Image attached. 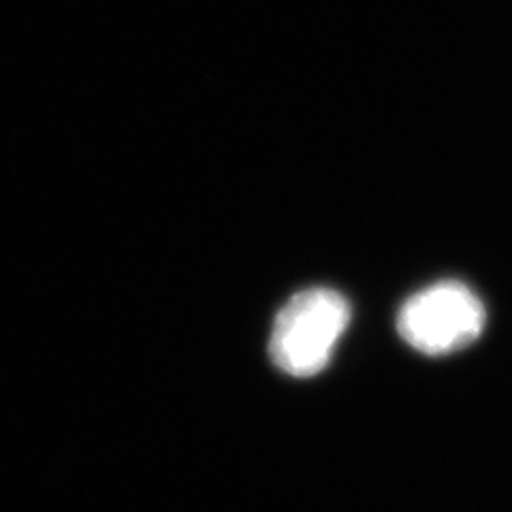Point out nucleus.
<instances>
[{
    "label": "nucleus",
    "mask_w": 512,
    "mask_h": 512,
    "mask_svg": "<svg viewBox=\"0 0 512 512\" xmlns=\"http://www.w3.org/2000/svg\"><path fill=\"white\" fill-rule=\"evenodd\" d=\"M350 323V303L331 288H308L286 301L269 340L280 372L310 378L323 372Z\"/></svg>",
    "instance_id": "1"
},
{
    "label": "nucleus",
    "mask_w": 512,
    "mask_h": 512,
    "mask_svg": "<svg viewBox=\"0 0 512 512\" xmlns=\"http://www.w3.org/2000/svg\"><path fill=\"white\" fill-rule=\"evenodd\" d=\"M485 325V303L459 280H442L423 288L397 314L402 340L429 357L468 348L483 335Z\"/></svg>",
    "instance_id": "2"
}]
</instances>
